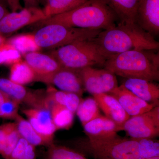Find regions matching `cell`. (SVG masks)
Listing matches in <instances>:
<instances>
[{
	"mask_svg": "<svg viewBox=\"0 0 159 159\" xmlns=\"http://www.w3.org/2000/svg\"><path fill=\"white\" fill-rule=\"evenodd\" d=\"M10 66L9 79L11 81L25 86L35 82V74L25 61L21 60Z\"/></svg>",
	"mask_w": 159,
	"mask_h": 159,
	"instance_id": "cell-22",
	"label": "cell"
},
{
	"mask_svg": "<svg viewBox=\"0 0 159 159\" xmlns=\"http://www.w3.org/2000/svg\"><path fill=\"white\" fill-rule=\"evenodd\" d=\"M2 45H0V66L5 65L6 61V54Z\"/></svg>",
	"mask_w": 159,
	"mask_h": 159,
	"instance_id": "cell-35",
	"label": "cell"
},
{
	"mask_svg": "<svg viewBox=\"0 0 159 159\" xmlns=\"http://www.w3.org/2000/svg\"><path fill=\"white\" fill-rule=\"evenodd\" d=\"M8 6L11 11H16L23 9L20 0H7Z\"/></svg>",
	"mask_w": 159,
	"mask_h": 159,
	"instance_id": "cell-33",
	"label": "cell"
},
{
	"mask_svg": "<svg viewBox=\"0 0 159 159\" xmlns=\"http://www.w3.org/2000/svg\"><path fill=\"white\" fill-rule=\"evenodd\" d=\"M62 67L81 70L87 67L103 66L109 57L102 51L95 38L80 40L49 51Z\"/></svg>",
	"mask_w": 159,
	"mask_h": 159,
	"instance_id": "cell-4",
	"label": "cell"
},
{
	"mask_svg": "<svg viewBox=\"0 0 159 159\" xmlns=\"http://www.w3.org/2000/svg\"><path fill=\"white\" fill-rule=\"evenodd\" d=\"M6 125L7 129V142L6 152L3 157L4 159L9 158L11 152L21 139L15 122H7Z\"/></svg>",
	"mask_w": 159,
	"mask_h": 159,
	"instance_id": "cell-30",
	"label": "cell"
},
{
	"mask_svg": "<svg viewBox=\"0 0 159 159\" xmlns=\"http://www.w3.org/2000/svg\"><path fill=\"white\" fill-rule=\"evenodd\" d=\"M38 82L54 86L60 90L74 93L82 97L85 91L80 70L61 68L53 74Z\"/></svg>",
	"mask_w": 159,
	"mask_h": 159,
	"instance_id": "cell-11",
	"label": "cell"
},
{
	"mask_svg": "<svg viewBox=\"0 0 159 159\" xmlns=\"http://www.w3.org/2000/svg\"><path fill=\"white\" fill-rule=\"evenodd\" d=\"M20 104L0 90V118L14 120L19 114Z\"/></svg>",
	"mask_w": 159,
	"mask_h": 159,
	"instance_id": "cell-27",
	"label": "cell"
},
{
	"mask_svg": "<svg viewBox=\"0 0 159 159\" xmlns=\"http://www.w3.org/2000/svg\"><path fill=\"white\" fill-rule=\"evenodd\" d=\"M7 142L6 123L0 125V156L3 157L6 152Z\"/></svg>",
	"mask_w": 159,
	"mask_h": 159,
	"instance_id": "cell-32",
	"label": "cell"
},
{
	"mask_svg": "<svg viewBox=\"0 0 159 159\" xmlns=\"http://www.w3.org/2000/svg\"><path fill=\"white\" fill-rule=\"evenodd\" d=\"M6 39H7L6 38L4 37L3 35L0 34V45L6 43Z\"/></svg>",
	"mask_w": 159,
	"mask_h": 159,
	"instance_id": "cell-37",
	"label": "cell"
},
{
	"mask_svg": "<svg viewBox=\"0 0 159 159\" xmlns=\"http://www.w3.org/2000/svg\"><path fill=\"white\" fill-rule=\"evenodd\" d=\"M117 19L115 13L102 0H89L75 9L39 23L42 26L59 24L73 28L103 30L116 25Z\"/></svg>",
	"mask_w": 159,
	"mask_h": 159,
	"instance_id": "cell-2",
	"label": "cell"
},
{
	"mask_svg": "<svg viewBox=\"0 0 159 159\" xmlns=\"http://www.w3.org/2000/svg\"><path fill=\"white\" fill-rule=\"evenodd\" d=\"M83 128L89 140L107 139L121 131L113 121L102 115L84 125Z\"/></svg>",
	"mask_w": 159,
	"mask_h": 159,
	"instance_id": "cell-17",
	"label": "cell"
},
{
	"mask_svg": "<svg viewBox=\"0 0 159 159\" xmlns=\"http://www.w3.org/2000/svg\"><path fill=\"white\" fill-rule=\"evenodd\" d=\"M102 31L50 24L43 26L33 34L41 50L51 51L77 41L95 38Z\"/></svg>",
	"mask_w": 159,
	"mask_h": 159,
	"instance_id": "cell-6",
	"label": "cell"
},
{
	"mask_svg": "<svg viewBox=\"0 0 159 159\" xmlns=\"http://www.w3.org/2000/svg\"><path fill=\"white\" fill-rule=\"evenodd\" d=\"M135 24L155 37L159 33V0H141Z\"/></svg>",
	"mask_w": 159,
	"mask_h": 159,
	"instance_id": "cell-12",
	"label": "cell"
},
{
	"mask_svg": "<svg viewBox=\"0 0 159 159\" xmlns=\"http://www.w3.org/2000/svg\"><path fill=\"white\" fill-rule=\"evenodd\" d=\"M155 51L131 50L112 55L103 67L115 75L127 79L158 81L159 55Z\"/></svg>",
	"mask_w": 159,
	"mask_h": 159,
	"instance_id": "cell-3",
	"label": "cell"
},
{
	"mask_svg": "<svg viewBox=\"0 0 159 159\" xmlns=\"http://www.w3.org/2000/svg\"><path fill=\"white\" fill-rule=\"evenodd\" d=\"M81 99V97L77 94L68 93L65 107L75 114Z\"/></svg>",
	"mask_w": 159,
	"mask_h": 159,
	"instance_id": "cell-31",
	"label": "cell"
},
{
	"mask_svg": "<svg viewBox=\"0 0 159 159\" xmlns=\"http://www.w3.org/2000/svg\"><path fill=\"white\" fill-rule=\"evenodd\" d=\"M0 4H2L5 6H8L7 3V0H0Z\"/></svg>",
	"mask_w": 159,
	"mask_h": 159,
	"instance_id": "cell-38",
	"label": "cell"
},
{
	"mask_svg": "<svg viewBox=\"0 0 159 159\" xmlns=\"http://www.w3.org/2000/svg\"><path fill=\"white\" fill-rule=\"evenodd\" d=\"M46 159H88L85 155L66 146L52 144L48 146Z\"/></svg>",
	"mask_w": 159,
	"mask_h": 159,
	"instance_id": "cell-26",
	"label": "cell"
},
{
	"mask_svg": "<svg viewBox=\"0 0 159 159\" xmlns=\"http://www.w3.org/2000/svg\"><path fill=\"white\" fill-rule=\"evenodd\" d=\"M123 85L144 101L159 106V87L153 82L141 79H127Z\"/></svg>",
	"mask_w": 159,
	"mask_h": 159,
	"instance_id": "cell-18",
	"label": "cell"
},
{
	"mask_svg": "<svg viewBox=\"0 0 159 159\" xmlns=\"http://www.w3.org/2000/svg\"><path fill=\"white\" fill-rule=\"evenodd\" d=\"M89 0H41L44 5L43 10L48 18L70 11L84 4ZM46 18V19H47Z\"/></svg>",
	"mask_w": 159,
	"mask_h": 159,
	"instance_id": "cell-21",
	"label": "cell"
},
{
	"mask_svg": "<svg viewBox=\"0 0 159 159\" xmlns=\"http://www.w3.org/2000/svg\"><path fill=\"white\" fill-rule=\"evenodd\" d=\"M0 90L20 104H25L29 108H51L52 106L44 90L32 89L8 78L0 77Z\"/></svg>",
	"mask_w": 159,
	"mask_h": 159,
	"instance_id": "cell-7",
	"label": "cell"
},
{
	"mask_svg": "<svg viewBox=\"0 0 159 159\" xmlns=\"http://www.w3.org/2000/svg\"><path fill=\"white\" fill-rule=\"evenodd\" d=\"M76 145L80 152L95 159H143L139 140L118 134L105 139L78 141Z\"/></svg>",
	"mask_w": 159,
	"mask_h": 159,
	"instance_id": "cell-5",
	"label": "cell"
},
{
	"mask_svg": "<svg viewBox=\"0 0 159 159\" xmlns=\"http://www.w3.org/2000/svg\"><path fill=\"white\" fill-rule=\"evenodd\" d=\"M108 94L119 101L130 117L144 113L156 107L139 98L122 84Z\"/></svg>",
	"mask_w": 159,
	"mask_h": 159,
	"instance_id": "cell-13",
	"label": "cell"
},
{
	"mask_svg": "<svg viewBox=\"0 0 159 159\" xmlns=\"http://www.w3.org/2000/svg\"><path fill=\"white\" fill-rule=\"evenodd\" d=\"M22 112L36 131L54 142L57 130L52 121L51 108H28L23 109Z\"/></svg>",
	"mask_w": 159,
	"mask_h": 159,
	"instance_id": "cell-15",
	"label": "cell"
},
{
	"mask_svg": "<svg viewBox=\"0 0 159 159\" xmlns=\"http://www.w3.org/2000/svg\"><path fill=\"white\" fill-rule=\"evenodd\" d=\"M95 40L109 57L131 50H157L159 48L154 37L135 24L119 23L102 30Z\"/></svg>",
	"mask_w": 159,
	"mask_h": 159,
	"instance_id": "cell-1",
	"label": "cell"
},
{
	"mask_svg": "<svg viewBox=\"0 0 159 159\" xmlns=\"http://www.w3.org/2000/svg\"><path fill=\"white\" fill-rule=\"evenodd\" d=\"M80 72L85 91L93 96L108 94L119 86L116 75L105 68L87 67Z\"/></svg>",
	"mask_w": 159,
	"mask_h": 159,
	"instance_id": "cell-10",
	"label": "cell"
},
{
	"mask_svg": "<svg viewBox=\"0 0 159 159\" xmlns=\"http://www.w3.org/2000/svg\"><path fill=\"white\" fill-rule=\"evenodd\" d=\"M9 12V10L6 8V6L0 4V20Z\"/></svg>",
	"mask_w": 159,
	"mask_h": 159,
	"instance_id": "cell-36",
	"label": "cell"
},
{
	"mask_svg": "<svg viewBox=\"0 0 159 159\" xmlns=\"http://www.w3.org/2000/svg\"><path fill=\"white\" fill-rule=\"evenodd\" d=\"M100 110L105 116L113 121L122 131L123 125L129 119V116L122 108L119 101L115 97L107 93L93 95Z\"/></svg>",
	"mask_w": 159,
	"mask_h": 159,
	"instance_id": "cell-16",
	"label": "cell"
},
{
	"mask_svg": "<svg viewBox=\"0 0 159 159\" xmlns=\"http://www.w3.org/2000/svg\"><path fill=\"white\" fill-rule=\"evenodd\" d=\"M46 16L40 7L24 8L9 12L0 20V34L6 39L25 26L45 20Z\"/></svg>",
	"mask_w": 159,
	"mask_h": 159,
	"instance_id": "cell-9",
	"label": "cell"
},
{
	"mask_svg": "<svg viewBox=\"0 0 159 159\" xmlns=\"http://www.w3.org/2000/svg\"><path fill=\"white\" fill-rule=\"evenodd\" d=\"M22 56L24 61L35 74V82L50 76L62 67L57 60L48 54L35 51L26 53Z\"/></svg>",
	"mask_w": 159,
	"mask_h": 159,
	"instance_id": "cell-14",
	"label": "cell"
},
{
	"mask_svg": "<svg viewBox=\"0 0 159 159\" xmlns=\"http://www.w3.org/2000/svg\"><path fill=\"white\" fill-rule=\"evenodd\" d=\"M35 148L21 138L8 159H36Z\"/></svg>",
	"mask_w": 159,
	"mask_h": 159,
	"instance_id": "cell-28",
	"label": "cell"
},
{
	"mask_svg": "<svg viewBox=\"0 0 159 159\" xmlns=\"http://www.w3.org/2000/svg\"><path fill=\"white\" fill-rule=\"evenodd\" d=\"M122 131L131 139H155L159 135V106L150 111L129 117L125 122Z\"/></svg>",
	"mask_w": 159,
	"mask_h": 159,
	"instance_id": "cell-8",
	"label": "cell"
},
{
	"mask_svg": "<svg viewBox=\"0 0 159 159\" xmlns=\"http://www.w3.org/2000/svg\"><path fill=\"white\" fill-rule=\"evenodd\" d=\"M113 11L119 22L135 24L137 8L141 0H102Z\"/></svg>",
	"mask_w": 159,
	"mask_h": 159,
	"instance_id": "cell-19",
	"label": "cell"
},
{
	"mask_svg": "<svg viewBox=\"0 0 159 159\" xmlns=\"http://www.w3.org/2000/svg\"><path fill=\"white\" fill-rule=\"evenodd\" d=\"M76 113L83 126L101 116L99 105L93 97L82 99Z\"/></svg>",
	"mask_w": 159,
	"mask_h": 159,
	"instance_id": "cell-23",
	"label": "cell"
},
{
	"mask_svg": "<svg viewBox=\"0 0 159 159\" xmlns=\"http://www.w3.org/2000/svg\"><path fill=\"white\" fill-rule=\"evenodd\" d=\"M51 113L52 121L56 130L70 129L74 124V113L63 106L53 104Z\"/></svg>",
	"mask_w": 159,
	"mask_h": 159,
	"instance_id": "cell-24",
	"label": "cell"
},
{
	"mask_svg": "<svg viewBox=\"0 0 159 159\" xmlns=\"http://www.w3.org/2000/svg\"><path fill=\"white\" fill-rule=\"evenodd\" d=\"M6 42L13 46L21 54L22 56L26 53L41 50L36 44L33 34H18L7 38Z\"/></svg>",
	"mask_w": 159,
	"mask_h": 159,
	"instance_id": "cell-25",
	"label": "cell"
},
{
	"mask_svg": "<svg viewBox=\"0 0 159 159\" xmlns=\"http://www.w3.org/2000/svg\"><path fill=\"white\" fill-rule=\"evenodd\" d=\"M14 120L21 138L25 139L31 145L35 147L39 146L48 147L54 143V142L39 133L32 127L29 121L19 114Z\"/></svg>",
	"mask_w": 159,
	"mask_h": 159,
	"instance_id": "cell-20",
	"label": "cell"
},
{
	"mask_svg": "<svg viewBox=\"0 0 159 159\" xmlns=\"http://www.w3.org/2000/svg\"><path fill=\"white\" fill-rule=\"evenodd\" d=\"M145 159H159V156L149 158H146Z\"/></svg>",
	"mask_w": 159,
	"mask_h": 159,
	"instance_id": "cell-39",
	"label": "cell"
},
{
	"mask_svg": "<svg viewBox=\"0 0 159 159\" xmlns=\"http://www.w3.org/2000/svg\"><path fill=\"white\" fill-rule=\"evenodd\" d=\"M25 8L39 7L41 0H23Z\"/></svg>",
	"mask_w": 159,
	"mask_h": 159,
	"instance_id": "cell-34",
	"label": "cell"
},
{
	"mask_svg": "<svg viewBox=\"0 0 159 159\" xmlns=\"http://www.w3.org/2000/svg\"><path fill=\"white\" fill-rule=\"evenodd\" d=\"M142 159L159 156V142L155 139H138Z\"/></svg>",
	"mask_w": 159,
	"mask_h": 159,
	"instance_id": "cell-29",
	"label": "cell"
}]
</instances>
